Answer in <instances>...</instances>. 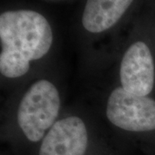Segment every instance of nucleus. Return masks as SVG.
I'll return each mask as SVG.
<instances>
[{
	"label": "nucleus",
	"mask_w": 155,
	"mask_h": 155,
	"mask_svg": "<svg viewBox=\"0 0 155 155\" xmlns=\"http://www.w3.org/2000/svg\"><path fill=\"white\" fill-rule=\"evenodd\" d=\"M122 87L131 94L147 97L155 81L153 57L143 41L132 44L125 52L120 66Z\"/></svg>",
	"instance_id": "obj_4"
},
{
	"label": "nucleus",
	"mask_w": 155,
	"mask_h": 155,
	"mask_svg": "<svg viewBox=\"0 0 155 155\" xmlns=\"http://www.w3.org/2000/svg\"><path fill=\"white\" fill-rule=\"evenodd\" d=\"M134 0H86L82 17L84 28L101 33L114 26Z\"/></svg>",
	"instance_id": "obj_6"
},
{
	"label": "nucleus",
	"mask_w": 155,
	"mask_h": 155,
	"mask_svg": "<svg viewBox=\"0 0 155 155\" xmlns=\"http://www.w3.org/2000/svg\"><path fill=\"white\" fill-rule=\"evenodd\" d=\"M0 72L6 78H19L30 62L44 57L53 43L49 22L34 11H5L0 15Z\"/></svg>",
	"instance_id": "obj_1"
},
{
	"label": "nucleus",
	"mask_w": 155,
	"mask_h": 155,
	"mask_svg": "<svg viewBox=\"0 0 155 155\" xmlns=\"http://www.w3.org/2000/svg\"><path fill=\"white\" fill-rule=\"evenodd\" d=\"M106 116L116 127L130 132L155 130V100L140 97L118 87L111 92Z\"/></svg>",
	"instance_id": "obj_3"
},
{
	"label": "nucleus",
	"mask_w": 155,
	"mask_h": 155,
	"mask_svg": "<svg viewBox=\"0 0 155 155\" xmlns=\"http://www.w3.org/2000/svg\"><path fill=\"white\" fill-rule=\"evenodd\" d=\"M88 147V133L78 116L61 119L47 132L38 155H84Z\"/></svg>",
	"instance_id": "obj_5"
},
{
	"label": "nucleus",
	"mask_w": 155,
	"mask_h": 155,
	"mask_svg": "<svg viewBox=\"0 0 155 155\" xmlns=\"http://www.w3.org/2000/svg\"><path fill=\"white\" fill-rule=\"evenodd\" d=\"M61 98L55 85L41 79L23 95L17 110V122L28 140L37 142L56 122Z\"/></svg>",
	"instance_id": "obj_2"
}]
</instances>
